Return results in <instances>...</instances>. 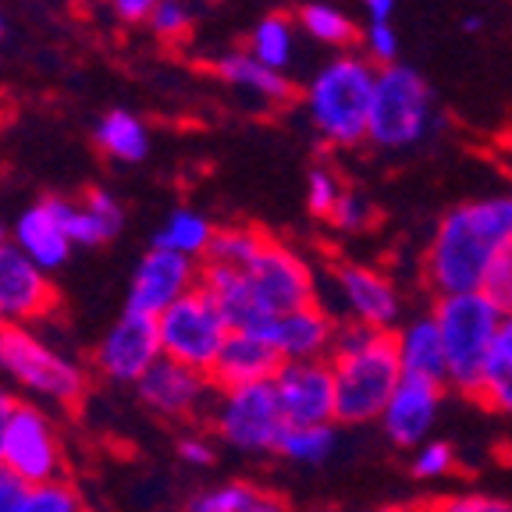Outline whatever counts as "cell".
<instances>
[{"instance_id": "49", "label": "cell", "mask_w": 512, "mask_h": 512, "mask_svg": "<svg viewBox=\"0 0 512 512\" xmlns=\"http://www.w3.org/2000/svg\"><path fill=\"white\" fill-rule=\"evenodd\" d=\"M0 36H4V15H0Z\"/></svg>"}, {"instance_id": "35", "label": "cell", "mask_w": 512, "mask_h": 512, "mask_svg": "<svg viewBox=\"0 0 512 512\" xmlns=\"http://www.w3.org/2000/svg\"><path fill=\"white\" fill-rule=\"evenodd\" d=\"M374 207H370L367 196H360V192L345 189L342 200H338L335 214L328 217V224L335 228V232H345V235H356V232H367L370 224H374Z\"/></svg>"}, {"instance_id": "15", "label": "cell", "mask_w": 512, "mask_h": 512, "mask_svg": "<svg viewBox=\"0 0 512 512\" xmlns=\"http://www.w3.org/2000/svg\"><path fill=\"white\" fill-rule=\"evenodd\" d=\"M335 296L349 324H363L374 331H395L402 320V292L392 274L370 264H342L331 274Z\"/></svg>"}, {"instance_id": "17", "label": "cell", "mask_w": 512, "mask_h": 512, "mask_svg": "<svg viewBox=\"0 0 512 512\" xmlns=\"http://www.w3.org/2000/svg\"><path fill=\"white\" fill-rule=\"evenodd\" d=\"M441 402H445V384L438 381H420V377H402L395 395L384 406L381 434L402 452H416V448L431 441L434 424L441 416Z\"/></svg>"}, {"instance_id": "33", "label": "cell", "mask_w": 512, "mask_h": 512, "mask_svg": "<svg viewBox=\"0 0 512 512\" xmlns=\"http://www.w3.org/2000/svg\"><path fill=\"white\" fill-rule=\"evenodd\" d=\"M456 463H459L456 448L441 438H431L413 452L409 470H413L416 480H445L448 473H456Z\"/></svg>"}, {"instance_id": "26", "label": "cell", "mask_w": 512, "mask_h": 512, "mask_svg": "<svg viewBox=\"0 0 512 512\" xmlns=\"http://www.w3.org/2000/svg\"><path fill=\"white\" fill-rule=\"evenodd\" d=\"M296 29L299 25L288 15H267L253 25L246 50L260 64H267V68L285 75L288 68H292V61H296Z\"/></svg>"}, {"instance_id": "10", "label": "cell", "mask_w": 512, "mask_h": 512, "mask_svg": "<svg viewBox=\"0 0 512 512\" xmlns=\"http://www.w3.org/2000/svg\"><path fill=\"white\" fill-rule=\"evenodd\" d=\"M0 466L11 470L25 484H50L64 480V441L54 413L47 406L18 399L15 416H11L4 448H0Z\"/></svg>"}, {"instance_id": "31", "label": "cell", "mask_w": 512, "mask_h": 512, "mask_svg": "<svg viewBox=\"0 0 512 512\" xmlns=\"http://www.w3.org/2000/svg\"><path fill=\"white\" fill-rule=\"evenodd\" d=\"M256 498H260V491L246 480H221V484H207V488L192 491L185 498L182 512H246Z\"/></svg>"}, {"instance_id": "36", "label": "cell", "mask_w": 512, "mask_h": 512, "mask_svg": "<svg viewBox=\"0 0 512 512\" xmlns=\"http://www.w3.org/2000/svg\"><path fill=\"white\" fill-rule=\"evenodd\" d=\"M420 512H512V502L488 491H456V495H441Z\"/></svg>"}, {"instance_id": "14", "label": "cell", "mask_w": 512, "mask_h": 512, "mask_svg": "<svg viewBox=\"0 0 512 512\" xmlns=\"http://www.w3.org/2000/svg\"><path fill=\"white\" fill-rule=\"evenodd\" d=\"M281 416L288 427H324L338 424V395L335 370L328 360L313 363H285L274 377Z\"/></svg>"}, {"instance_id": "30", "label": "cell", "mask_w": 512, "mask_h": 512, "mask_svg": "<svg viewBox=\"0 0 512 512\" xmlns=\"http://www.w3.org/2000/svg\"><path fill=\"white\" fill-rule=\"evenodd\" d=\"M296 25L310 36V40L324 43V47H349V43H356V22H352L349 15H345L342 8H335V4H320V0H313V4H303L296 15Z\"/></svg>"}, {"instance_id": "48", "label": "cell", "mask_w": 512, "mask_h": 512, "mask_svg": "<svg viewBox=\"0 0 512 512\" xmlns=\"http://www.w3.org/2000/svg\"><path fill=\"white\" fill-rule=\"evenodd\" d=\"M8 239V228H4V221H0V242Z\"/></svg>"}, {"instance_id": "13", "label": "cell", "mask_w": 512, "mask_h": 512, "mask_svg": "<svg viewBox=\"0 0 512 512\" xmlns=\"http://www.w3.org/2000/svg\"><path fill=\"white\" fill-rule=\"evenodd\" d=\"M214 395L217 388L207 374L182 367L175 360H164V356L136 384L139 406L150 409L160 420H175V424H185V420H196V416L210 413Z\"/></svg>"}, {"instance_id": "29", "label": "cell", "mask_w": 512, "mask_h": 512, "mask_svg": "<svg viewBox=\"0 0 512 512\" xmlns=\"http://www.w3.org/2000/svg\"><path fill=\"white\" fill-rule=\"evenodd\" d=\"M480 402L495 416H502L505 424H512V320H505L495 352H491L484 388H480Z\"/></svg>"}, {"instance_id": "1", "label": "cell", "mask_w": 512, "mask_h": 512, "mask_svg": "<svg viewBox=\"0 0 512 512\" xmlns=\"http://www.w3.org/2000/svg\"><path fill=\"white\" fill-rule=\"evenodd\" d=\"M512 246V192H491L445 210L424 253V281L434 296L480 292L491 264Z\"/></svg>"}, {"instance_id": "7", "label": "cell", "mask_w": 512, "mask_h": 512, "mask_svg": "<svg viewBox=\"0 0 512 512\" xmlns=\"http://www.w3.org/2000/svg\"><path fill=\"white\" fill-rule=\"evenodd\" d=\"M210 434L217 445L239 456H274L285 434L274 384H246V388H217L207 413Z\"/></svg>"}, {"instance_id": "24", "label": "cell", "mask_w": 512, "mask_h": 512, "mask_svg": "<svg viewBox=\"0 0 512 512\" xmlns=\"http://www.w3.org/2000/svg\"><path fill=\"white\" fill-rule=\"evenodd\" d=\"M93 143L100 146V153L118 164H139L150 157V128L139 114L132 111H107L104 118L96 121Z\"/></svg>"}, {"instance_id": "3", "label": "cell", "mask_w": 512, "mask_h": 512, "mask_svg": "<svg viewBox=\"0 0 512 512\" xmlns=\"http://www.w3.org/2000/svg\"><path fill=\"white\" fill-rule=\"evenodd\" d=\"M0 384L36 406L72 409L86 399L89 370L29 324H8L0 328Z\"/></svg>"}, {"instance_id": "11", "label": "cell", "mask_w": 512, "mask_h": 512, "mask_svg": "<svg viewBox=\"0 0 512 512\" xmlns=\"http://www.w3.org/2000/svg\"><path fill=\"white\" fill-rule=\"evenodd\" d=\"M160 356L164 352H160L157 320L125 310L93 345V374L118 388H136Z\"/></svg>"}, {"instance_id": "16", "label": "cell", "mask_w": 512, "mask_h": 512, "mask_svg": "<svg viewBox=\"0 0 512 512\" xmlns=\"http://www.w3.org/2000/svg\"><path fill=\"white\" fill-rule=\"evenodd\" d=\"M57 292L50 274L40 271L11 239L0 242V328L36 324L50 313Z\"/></svg>"}, {"instance_id": "50", "label": "cell", "mask_w": 512, "mask_h": 512, "mask_svg": "<svg viewBox=\"0 0 512 512\" xmlns=\"http://www.w3.org/2000/svg\"><path fill=\"white\" fill-rule=\"evenodd\" d=\"M509 143H512V132H509Z\"/></svg>"}, {"instance_id": "37", "label": "cell", "mask_w": 512, "mask_h": 512, "mask_svg": "<svg viewBox=\"0 0 512 512\" xmlns=\"http://www.w3.org/2000/svg\"><path fill=\"white\" fill-rule=\"evenodd\" d=\"M363 57L374 64L377 72L399 64V32H395V25H367V32H363Z\"/></svg>"}, {"instance_id": "38", "label": "cell", "mask_w": 512, "mask_h": 512, "mask_svg": "<svg viewBox=\"0 0 512 512\" xmlns=\"http://www.w3.org/2000/svg\"><path fill=\"white\" fill-rule=\"evenodd\" d=\"M146 25H150L153 36H160V40H178V36H185L192 29V8L185 0H160Z\"/></svg>"}, {"instance_id": "32", "label": "cell", "mask_w": 512, "mask_h": 512, "mask_svg": "<svg viewBox=\"0 0 512 512\" xmlns=\"http://www.w3.org/2000/svg\"><path fill=\"white\" fill-rule=\"evenodd\" d=\"M18 512H86L79 491L68 480H50V484H32L22 498Z\"/></svg>"}, {"instance_id": "45", "label": "cell", "mask_w": 512, "mask_h": 512, "mask_svg": "<svg viewBox=\"0 0 512 512\" xmlns=\"http://www.w3.org/2000/svg\"><path fill=\"white\" fill-rule=\"evenodd\" d=\"M246 512H288V505L278 502V498H271V495H260Z\"/></svg>"}, {"instance_id": "4", "label": "cell", "mask_w": 512, "mask_h": 512, "mask_svg": "<svg viewBox=\"0 0 512 512\" xmlns=\"http://www.w3.org/2000/svg\"><path fill=\"white\" fill-rule=\"evenodd\" d=\"M377 68L363 54H338L320 64L303 89L310 128L328 146H360L370 136Z\"/></svg>"}, {"instance_id": "5", "label": "cell", "mask_w": 512, "mask_h": 512, "mask_svg": "<svg viewBox=\"0 0 512 512\" xmlns=\"http://www.w3.org/2000/svg\"><path fill=\"white\" fill-rule=\"evenodd\" d=\"M434 324L445 342L448 360V388L463 399L480 402L488 360L495 352V342L505 328V313L491 303L484 292H459V296H438L431 310Z\"/></svg>"}, {"instance_id": "34", "label": "cell", "mask_w": 512, "mask_h": 512, "mask_svg": "<svg viewBox=\"0 0 512 512\" xmlns=\"http://www.w3.org/2000/svg\"><path fill=\"white\" fill-rule=\"evenodd\" d=\"M342 178L335 175L331 168H313L310 178H306V207H310L313 217H324L328 221L335 214L338 200H342Z\"/></svg>"}, {"instance_id": "18", "label": "cell", "mask_w": 512, "mask_h": 512, "mask_svg": "<svg viewBox=\"0 0 512 512\" xmlns=\"http://www.w3.org/2000/svg\"><path fill=\"white\" fill-rule=\"evenodd\" d=\"M64 196H43V200L29 203L11 224V242L29 256L40 271L54 274L72 260V235L64 228Z\"/></svg>"}, {"instance_id": "2", "label": "cell", "mask_w": 512, "mask_h": 512, "mask_svg": "<svg viewBox=\"0 0 512 512\" xmlns=\"http://www.w3.org/2000/svg\"><path fill=\"white\" fill-rule=\"evenodd\" d=\"M328 363L335 370L338 424H377L388 399L402 384L395 331H374L345 320V324H338V338Z\"/></svg>"}, {"instance_id": "42", "label": "cell", "mask_w": 512, "mask_h": 512, "mask_svg": "<svg viewBox=\"0 0 512 512\" xmlns=\"http://www.w3.org/2000/svg\"><path fill=\"white\" fill-rule=\"evenodd\" d=\"M160 0H111V11L121 22H150Z\"/></svg>"}, {"instance_id": "20", "label": "cell", "mask_w": 512, "mask_h": 512, "mask_svg": "<svg viewBox=\"0 0 512 512\" xmlns=\"http://www.w3.org/2000/svg\"><path fill=\"white\" fill-rule=\"evenodd\" d=\"M281 367H285V360L278 356L271 338L249 335V331H232V338H228V345H224L221 360H217L210 381H214V388L271 384Z\"/></svg>"}, {"instance_id": "39", "label": "cell", "mask_w": 512, "mask_h": 512, "mask_svg": "<svg viewBox=\"0 0 512 512\" xmlns=\"http://www.w3.org/2000/svg\"><path fill=\"white\" fill-rule=\"evenodd\" d=\"M505 317H512V246L502 249L495 256V264H491L488 278H484V288H480Z\"/></svg>"}, {"instance_id": "46", "label": "cell", "mask_w": 512, "mask_h": 512, "mask_svg": "<svg viewBox=\"0 0 512 512\" xmlns=\"http://www.w3.org/2000/svg\"><path fill=\"white\" fill-rule=\"evenodd\" d=\"M463 29L466 32H480V29H484V18H480V15H466L463 18Z\"/></svg>"}, {"instance_id": "27", "label": "cell", "mask_w": 512, "mask_h": 512, "mask_svg": "<svg viewBox=\"0 0 512 512\" xmlns=\"http://www.w3.org/2000/svg\"><path fill=\"white\" fill-rule=\"evenodd\" d=\"M271 235L253 228V224H224L217 228L214 242H210V253L203 264L214 267H232V271H246L256 256L264 253Z\"/></svg>"}, {"instance_id": "8", "label": "cell", "mask_w": 512, "mask_h": 512, "mask_svg": "<svg viewBox=\"0 0 512 512\" xmlns=\"http://www.w3.org/2000/svg\"><path fill=\"white\" fill-rule=\"evenodd\" d=\"M242 278H246L249 306H253V331L249 335H267L274 320L292 310H303V306H313L320 292L313 267L296 249L278 239L267 242V249L242 271Z\"/></svg>"}, {"instance_id": "23", "label": "cell", "mask_w": 512, "mask_h": 512, "mask_svg": "<svg viewBox=\"0 0 512 512\" xmlns=\"http://www.w3.org/2000/svg\"><path fill=\"white\" fill-rule=\"evenodd\" d=\"M214 72L221 75L224 86L239 89V93L253 96L260 104H288L296 96V86L288 82V75L274 72L267 64L256 61L249 50H232L214 64Z\"/></svg>"}, {"instance_id": "28", "label": "cell", "mask_w": 512, "mask_h": 512, "mask_svg": "<svg viewBox=\"0 0 512 512\" xmlns=\"http://www.w3.org/2000/svg\"><path fill=\"white\" fill-rule=\"evenodd\" d=\"M335 452H338V431L335 424H324V427H285L274 456H281L292 466H324L335 459Z\"/></svg>"}, {"instance_id": "9", "label": "cell", "mask_w": 512, "mask_h": 512, "mask_svg": "<svg viewBox=\"0 0 512 512\" xmlns=\"http://www.w3.org/2000/svg\"><path fill=\"white\" fill-rule=\"evenodd\" d=\"M157 335L164 360H175L210 377L232 338V324L224 320L221 306L203 288H192L189 296H182L171 310L157 317Z\"/></svg>"}, {"instance_id": "22", "label": "cell", "mask_w": 512, "mask_h": 512, "mask_svg": "<svg viewBox=\"0 0 512 512\" xmlns=\"http://www.w3.org/2000/svg\"><path fill=\"white\" fill-rule=\"evenodd\" d=\"M395 349H399L402 377H420V381H448V360H445V342L434 324L431 313L406 320L395 331Z\"/></svg>"}, {"instance_id": "19", "label": "cell", "mask_w": 512, "mask_h": 512, "mask_svg": "<svg viewBox=\"0 0 512 512\" xmlns=\"http://www.w3.org/2000/svg\"><path fill=\"white\" fill-rule=\"evenodd\" d=\"M271 345L278 349V356L285 363H313V360H331V349H335L338 324L328 313V306H303V310H292L285 317H278L267 328Z\"/></svg>"}, {"instance_id": "12", "label": "cell", "mask_w": 512, "mask_h": 512, "mask_svg": "<svg viewBox=\"0 0 512 512\" xmlns=\"http://www.w3.org/2000/svg\"><path fill=\"white\" fill-rule=\"evenodd\" d=\"M200 271L203 267L196 260H189V256L150 246L139 256V264L132 267V278H128V292H125V310L157 320L178 299L189 296L192 288H200Z\"/></svg>"}, {"instance_id": "47", "label": "cell", "mask_w": 512, "mask_h": 512, "mask_svg": "<svg viewBox=\"0 0 512 512\" xmlns=\"http://www.w3.org/2000/svg\"><path fill=\"white\" fill-rule=\"evenodd\" d=\"M374 512H420V509H402V505H384V509H374Z\"/></svg>"}, {"instance_id": "51", "label": "cell", "mask_w": 512, "mask_h": 512, "mask_svg": "<svg viewBox=\"0 0 512 512\" xmlns=\"http://www.w3.org/2000/svg\"><path fill=\"white\" fill-rule=\"evenodd\" d=\"M509 320H512V317H509Z\"/></svg>"}, {"instance_id": "6", "label": "cell", "mask_w": 512, "mask_h": 512, "mask_svg": "<svg viewBox=\"0 0 512 512\" xmlns=\"http://www.w3.org/2000/svg\"><path fill=\"white\" fill-rule=\"evenodd\" d=\"M434 93L424 75L409 64H392L377 72L374 104H370V136L367 143L377 150H413L431 136Z\"/></svg>"}, {"instance_id": "40", "label": "cell", "mask_w": 512, "mask_h": 512, "mask_svg": "<svg viewBox=\"0 0 512 512\" xmlns=\"http://www.w3.org/2000/svg\"><path fill=\"white\" fill-rule=\"evenodd\" d=\"M175 456L189 470H210L217 463V438L203 431H185L175 445Z\"/></svg>"}, {"instance_id": "21", "label": "cell", "mask_w": 512, "mask_h": 512, "mask_svg": "<svg viewBox=\"0 0 512 512\" xmlns=\"http://www.w3.org/2000/svg\"><path fill=\"white\" fill-rule=\"evenodd\" d=\"M64 210V228L72 235L75 246L82 249H96L104 242L118 239L121 228H125V207L114 192L107 189H93L86 192V200H61Z\"/></svg>"}, {"instance_id": "25", "label": "cell", "mask_w": 512, "mask_h": 512, "mask_svg": "<svg viewBox=\"0 0 512 512\" xmlns=\"http://www.w3.org/2000/svg\"><path fill=\"white\" fill-rule=\"evenodd\" d=\"M214 235H217V224L210 221L207 214L178 207L164 217V224H160L157 235H153V246L168 249V253H178V256H189V260L200 264V260H207Z\"/></svg>"}, {"instance_id": "41", "label": "cell", "mask_w": 512, "mask_h": 512, "mask_svg": "<svg viewBox=\"0 0 512 512\" xmlns=\"http://www.w3.org/2000/svg\"><path fill=\"white\" fill-rule=\"evenodd\" d=\"M25 491H29V484H25V480H18L15 473L0 466V512H18V509H22Z\"/></svg>"}, {"instance_id": "44", "label": "cell", "mask_w": 512, "mask_h": 512, "mask_svg": "<svg viewBox=\"0 0 512 512\" xmlns=\"http://www.w3.org/2000/svg\"><path fill=\"white\" fill-rule=\"evenodd\" d=\"M15 392H11L8 384H0V448H4V434H8V424H11V416H15Z\"/></svg>"}, {"instance_id": "43", "label": "cell", "mask_w": 512, "mask_h": 512, "mask_svg": "<svg viewBox=\"0 0 512 512\" xmlns=\"http://www.w3.org/2000/svg\"><path fill=\"white\" fill-rule=\"evenodd\" d=\"M399 8V0H363V11H367L370 25H388Z\"/></svg>"}]
</instances>
